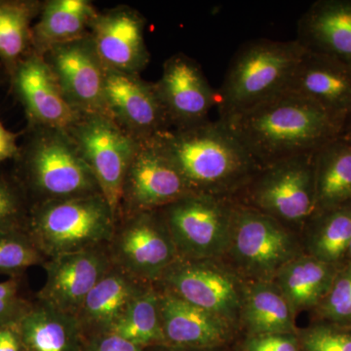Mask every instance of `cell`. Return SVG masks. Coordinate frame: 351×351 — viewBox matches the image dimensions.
Here are the masks:
<instances>
[{
	"label": "cell",
	"instance_id": "6da1fadb",
	"mask_svg": "<svg viewBox=\"0 0 351 351\" xmlns=\"http://www.w3.org/2000/svg\"><path fill=\"white\" fill-rule=\"evenodd\" d=\"M221 121L262 167L317 151L343 133L346 123L343 117L288 90Z\"/></svg>",
	"mask_w": 351,
	"mask_h": 351
},
{
	"label": "cell",
	"instance_id": "7a4b0ae2",
	"mask_svg": "<svg viewBox=\"0 0 351 351\" xmlns=\"http://www.w3.org/2000/svg\"><path fill=\"white\" fill-rule=\"evenodd\" d=\"M154 138L193 193L233 199L262 168L219 119Z\"/></svg>",
	"mask_w": 351,
	"mask_h": 351
},
{
	"label": "cell",
	"instance_id": "3957f363",
	"mask_svg": "<svg viewBox=\"0 0 351 351\" xmlns=\"http://www.w3.org/2000/svg\"><path fill=\"white\" fill-rule=\"evenodd\" d=\"M306 50L297 40L256 39L237 50L217 103L226 120L286 91Z\"/></svg>",
	"mask_w": 351,
	"mask_h": 351
},
{
	"label": "cell",
	"instance_id": "277c9868",
	"mask_svg": "<svg viewBox=\"0 0 351 351\" xmlns=\"http://www.w3.org/2000/svg\"><path fill=\"white\" fill-rule=\"evenodd\" d=\"M16 159L34 203L101 193L66 129L29 127Z\"/></svg>",
	"mask_w": 351,
	"mask_h": 351
},
{
	"label": "cell",
	"instance_id": "5b68a950",
	"mask_svg": "<svg viewBox=\"0 0 351 351\" xmlns=\"http://www.w3.org/2000/svg\"><path fill=\"white\" fill-rule=\"evenodd\" d=\"M117 217L101 193L34 203L27 232L46 258L107 246Z\"/></svg>",
	"mask_w": 351,
	"mask_h": 351
},
{
	"label": "cell",
	"instance_id": "8992f818",
	"mask_svg": "<svg viewBox=\"0 0 351 351\" xmlns=\"http://www.w3.org/2000/svg\"><path fill=\"white\" fill-rule=\"evenodd\" d=\"M302 254L299 233L235 201L230 245L223 260L244 280L274 281L284 265Z\"/></svg>",
	"mask_w": 351,
	"mask_h": 351
},
{
	"label": "cell",
	"instance_id": "52a82bcc",
	"mask_svg": "<svg viewBox=\"0 0 351 351\" xmlns=\"http://www.w3.org/2000/svg\"><path fill=\"white\" fill-rule=\"evenodd\" d=\"M315 152L263 166L233 200L301 234L316 209Z\"/></svg>",
	"mask_w": 351,
	"mask_h": 351
},
{
	"label": "cell",
	"instance_id": "ba28073f",
	"mask_svg": "<svg viewBox=\"0 0 351 351\" xmlns=\"http://www.w3.org/2000/svg\"><path fill=\"white\" fill-rule=\"evenodd\" d=\"M234 204L232 198L191 193L159 209L179 258H223L230 245Z\"/></svg>",
	"mask_w": 351,
	"mask_h": 351
},
{
	"label": "cell",
	"instance_id": "9c48e42d",
	"mask_svg": "<svg viewBox=\"0 0 351 351\" xmlns=\"http://www.w3.org/2000/svg\"><path fill=\"white\" fill-rule=\"evenodd\" d=\"M245 284L246 280L223 258H179L154 286L215 314L241 332Z\"/></svg>",
	"mask_w": 351,
	"mask_h": 351
},
{
	"label": "cell",
	"instance_id": "30bf717a",
	"mask_svg": "<svg viewBox=\"0 0 351 351\" xmlns=\"http://www.w3.org/2000/svg\"><path fill=\"white\" fill-rule=\"evenodd\" d=\"M108 251L115 267L154 285L179 258L158 210L120 215Z\"/></svg>",
	"mask_w": 351,
	"mask_h": 351
},
{
	"label": "cell",
	"instance_id": "8fae6325",
	"mask_svg": "<svg viewBox=\"0 0 351 351\" xmlns=\"http://www.w3.org/2000/svg\"><path fill=\"white\" fill-rule=\"evenodd\" d=\"M66 131L93 173L101 195L117 219L122 186L138 141L105 114L80 115Z\"/></svg>",
	"mask_w": 351,
	"mask_h": 351
},
{
	"label": "cell",
	"instance_id": "7c38bea8",
	"mask_svg": "<svg viewBox=\"0 0 351 351\" xmlns=\"http://www.w3.org/2000/svg\"><path fill=\"white\" fill-rule=\"evenodd\" d=\"M64 100L78 115H108L105 99L106 68L89 34L60 44L43 55Z\"/></svg>",
	"mask_w": 351,
	"mask_h": 351
},
{
	"label": "cell",
	"instance_id": "4fadbf2b",
	"mask_svg": "<svg viewBox=\"0 0 351 351\" xmlns=\"http://www.w3.org/2000/svg\"><path fill=\"white\" fill-rule=\"evenodd\" d=\"M189 193L184 178L154 138L138 141L122 186L119 217L159 210Z\"/></svg>",
	"mask_w": 351,
	"mask_h": 351
},
{
	"label": "cell",
	"instance_id": "5bb4252c",
	"mask_svg": "<svg viewBox=\"0 0 351 351\" xmlns=\"http://www.w3.org/2000/svg\"><path fill=\"white\" fill-rule=\"evenodd\" d=\"M105 99L108 117L135 140H149L171 130L154 82L138 73L106 68Z\"/></svg>",
	"mask_w": 351,
	"mask_h": 351
},
{
	"label": "cell",
	"instance_id": "9a60e30c",
	"mask_svg": "<svg viewBox=\"0 0 351 351\" xmlns=\"http://www.w3.org/2000/svg\"><path fill=\"white\" fill-rule=\"evenodd\" d=\"M157 94L176 130L201 125L217 104L200 64L184 53L166 60L161 77L154 82Z\"/></svg>",
	"mask_w": 351,
	"mask_h": 351
},
{
	"label": "cell",
	"instance_id": "2e32d148",
	"mask_svg": "<svg viewBox=\"0 0 351 351\" xmlns=\"http://www.w3.org/2000/svg\"><path fill=\"white\" fill-rule=\"evenodd\" d=\"M145 19L131 7L120 5L99 12L89 36L105 68L140 75L149 63L145 40Z\"/></svg>",
	"mask_w": 351,
	"mask_h": 351
},
{
	"label": "cell",
	"instance_id": "e0dca14e",
	"mask_svg": "<svg viewBox=\"0 0 351 351\" xmlns=\"http://www.w3.org/2000/svg\"><path fill=\"white\" fill-rule=\"evenodd\" d=\"M43 267L46 281L38 300L75 316L90 291L112 263L107 245L48 258Z\"/></svg>",
	"mask_w": 351,
	"mask_h": 351
},
{
	"label": "cell",
	"instance_id": "ac0fdd59",
	"mask_svg": "<svg viewBox=\"0 0 351 351\" xmlns=\"http://www.w3.org/2000/svg\"><path fill=\"white\" fill-rule=\"evenodd\" d=\"M14 93L24 107L29 127L68 129L80 115L64 100L43 55L31 51L10 73Z\"/></svg>",
	"mask_w": 351,
	"mask_h": 351
},
{
	"label": "cell",
	"instance_id": "d6986e66",
	"mask_svg": "<svg viewBox=\"0 0 351 351\" xmlns=\"http://www.w3.org/2000/svg\"><path fill=\"white\" fill-rule=\"evenodd\" d=\"M159 292L165 345L186 348H232L241 332L226 320L168 291Z\"/></svg>",
	"mask_w": 351,
	"mask_h": 351
},
{
	"label": "cell",
	"instance_id": "ffe728a7",
	"mask_svg": "<svg viewBox=\"0 0 351 351\" xmlns=\"http://www.w3.org/2000/svg\"><path fill=\"white\" fill-rule=\"evenodd\" d=\"M295 40L351 69V0L314 2L300 18Z\"/></svg>",
	"mask_w": 351,
	"mask_h": 351
},
{
	"label": "cell",
	"instance_id": "44dd1931",
	"mask_svg": "<svg viewBox=\"0 0 351 351\" xmlns=\"http://www.w3.org/2000/svg\"><path fill=\"white\" fill-rule=\"evenodd\" d=\"M287 90L346 120L351 115V69L330 58L306 51Z\"/></svg>",
	"mask_w": 351,
	"mask_h": 351
},
{
	"label": "cell",
	"instance_id": "7402d4cb",
	"mask_svg": "<svg viewBox=\"0 0 351 351\" xmlns=\"http://www.w3.org/2000/svg\"><path fill=\"white\" fill-rule=\"evenodd\" d=\"M149 285L112 265L75 314L85 339L112 331L132 301Z\"/></svg>",
	"mask_w": 351,
	"mask_h": 351
},
{
	"label": "cell",
	"instance_id": "603a6c76",
	"mask_svg": "<svg viewBox=\"0 0 351 351\" xmlns=\"http://www.w3.org/2000/svg\"><path fill=\"white\" fill-rule=\"evenodd\" d=\"M25 351H84V335L75 315L39 301L18 320Z\"/></svg>",
	"mask_w": 351,
	"mask_h": 351
},
{
	"label": "cell",
	"instance_id": "cb8c5ba5",
	"mask_svg": "<svg viewBox=\"0 0 351 351\" xmlns=\"http://www.w3.org/2000/svg\"><path fill=\"white\" fill-rule=\"evenodd\" d=\"M295 316L274 281H246L240 314L242 336L297 334Z\"/></svg>",
	"mask_w": 351,
	"mask_h": 351
},
{
	"label": "cell",
	"instance_id": "d4e9b609",
	"mask_svg": "<svg viewBox=\"0 0 351 351\" xmlns=\"http://www.w3.org/2000/svg\"><path fill=\"white\" fill-rule=\"evenodd\" d=\"M98 13L88 0L44 1L39 19L32 25V51L44 55L60 44L84 38Z\"/></svg>",
	"mask_w": 351,
	"mask_h": 351
},
{
	"label": "cell",
	"instance_id": "484cf974",
	"mask_svg": "<svg viewBox=\"0 0 351 351\" xmlns=\"http://www.w3.org/2000/svg\"><path fill=\"white\" fill-rule=\"evenodd\" d=\"M315 211L351 204V131L315 152Z\"/></svg>",
	"mask_w": 351,
	"mask_h": 351
},
{
	"label": "cell",
	"instance_id": "4316f807",
	"mask_svg": "<svg viewBox=\"0 0 351 351\" xmlns=\"http://www.w3.org/2000/svg\"><path fill=\"white\" fill-rule=\"evenodd\" d=\"M338 269L304 253L284 265L274 277V282L295 314L313 311L326 295Z\"/></svg>",
	"mask_w": 351,
	"mask_h": 351
},
{
	"label": "cell",
	"instance_id": "83f0119b",
	"mask_svg": "<svg viewBox=\"0 0 351 351\" xmlns=\"http://www.w3.org/2000/svg\"><path fill=\"white\" fill-rule=\"evenodd\" d=\"M300 237L307 255L343 267L351 240V204L314 212Z\"/></svg>",
	"mask_w": 351,
	"mask_h": 351
},
{
	"label": "cell",
	"instance_id": "f1b7e54d",
	"mask_svg": "<svg viewBox=\"0 0 351 351\" xmlns=\"http://www.w3.org/2000/svg\"><path fill=\"white\" fill-rule=\"evenodd\" d=\"M43 5L38 0H0V60L9 75L32 51V23Z\"/></svg>",
	"mask_w": 351,
	"mask_h": 351
},
{
	"label": "cell",
	"instance_id": "f546056e",
	"mask_svg": "<svg viewBox=\"0 0 351 351\" xmlns=\"http://www.w3.org/2000/svg\"><path fill=\"white\" fill-rule=\"evenodd\" d=\"M110 332L144 348L165 345L159 292L154 284L147 286L132 301Z\"/></svg>",
	"mask_w": 351,
	"mask_h": 351
},
{
	"label": "cell",
	"instance_id": "4dcf8cb0",
	"mask_svg": "<svg viewBox=\"0 0 351 351\" xmlns=\"http://www.w3.org/2000/svg\"><path fill=\"white\" fill-rule=\"evenodd\" d=\"M314 320L351 329V267H339L331 287L313 311Z\"/></svg>",
	"mask_w": 351,
	"mask_h": 351
},
{
	"label": "cell",
	"instance_id": "1f68e13d",
	"mask_svg": "<svg viewBox=\"0 0 351 351\" xmlns=\"http://www.w3.org/2000/svg\"><path fill=\"white\" fill-rule=\"evenodd\" d=\"M0 233V272H17L47 261L27 232Z\"/></svg>",
	"mask_w": 351,
	"mask_h": 351
},
{
	"label": "cell",
	"instance_id": "d6a6232c",
	"mask_svg": "<svg viewBox=\"0 0 351 351\" xmlns=\"http://www.w3.org/2000/svg\"><path fill=\"white\" fill-rule=\"evenodd\" d=\"M297 336L302 351H351V329L313 321Z\"/></svg>",
	"mask_w": 351,
	"mask_h": 351
},
{
	"label": "cell",
	"instance_id": "836d02e7",
	"mask_svg": "<svg viewBox=\"0 0 351 351\" xmlns=\"http://www.w3.org/2000/svg\"><path fill=\"white\" fill-rule=\"evenodd\" d=\"M29 212L23 188L0 177V233L21 230L27 225Z\"/></svg>",
	"mask_w": 351,
	"mask_h": 351
},
{
	"label": "cell",
	"instance_id": "e575fe53",
	"mask_svg": "<svg viewBox=\"0 0 351 351\" xmlns=\"http://www.w3.org/2000/svg\"><path fill=\"white\" fill-rule=\"evenodd\" d=\"M232 351H302L297 334H265L240 337Z\"/></svg>",
	"mask_w": 351,
	"mask_h": 351
},
{
	"label": "cell",
	"instance_id": "d590c367",
	"mask_svg": "<svg viewBox=\"0 0 351 351\" xmlns=\"http://www.w3.org/2000/svg\"><path fill=\"white\" fill-rule=\"evenodd\" d=\"M27 307L20 299L19 284L15 279L0 282V324L19 320Z\"/></svg>",
	"mask_w": 351,
	"mask_h": 351
},
{
	"label": "cell",
	"instance_id": "8d00e7d4",
	"mask_svg": "<svg viewBox=\"0 0 351 351\" xmlns=\"http://www.w3.org/2000/svg\"><path fill=\"white\" fill-rule=\"evenodd\" d=\"M84 351H145V348L134 345L112 332H105L87 338Z\"/></svg>",
	"mask_w": 351,
	"mask_h": 351
},
{
	"label": "cell",
	"instance_id": "74e56055",
	"mask_svg": "<svg viewBox=\"0 0 351 351\" xmlns=\"http://www.w3.org/2000/svg\"><path fill=\"white\" fill-rule=\"evenodd\" d=\"M0 351H25L18 321L0 324Z\"/></svg>",
	"mask_w": 351,
	"mask_h": 351
},
{
	"label": "cell",
	"instance_id": "f35d334b",
	"mask_svg": "<svg viewBox=\"0 0 351 351\" xmlns=\"http://www.w3.org/2000/svg\"><path fill=\"white\" fill-rule=\"evenodd\" d=\"M19 151L17 136L12 132L7 130L0 122V163L7 159L16 158Z\"/></svg>",
	"mask_w": 351,
	"mask_h": 351
},
{
	"label": "cell",
	"instance_id": "ab89813d",
	"mask_svg": "<svg viewBox=\"0 0 351 351\" xmlns=\"http://www.w3.org/2000/svg\"><path fill=\"white\" fill-rule=\"evenodd\" d=\"M145 351H232V350H230V348H177V346L163 345L152 346V348H145Z\"/></svg>",
	"mask_w": 351,
	"mask_h": 351
},
{
	"label": "cell",
	"instance_id": "60d3db41",
	"mask_svg": "<svg viewBox=\"0 0 351 351\" xmlns=\"http://www.w3.org/2000/svg\"><path fill=\"white\" fill-rule=\"evenodd\" d=\"M346 265L351 267V240L350 247H348V256H346Z\"/></svg>",
	"mask_w": 351,
	"mask_h": 351
},
{
	"label": "cell",
	"instance_id": "b9f144b4",
	"mask_svg": "<svg viewBox=\"0 0 351 351\" xmlns=\"http://www.w3.org/2000/svg\"><path fill=\"white\" fill-rule=\"evenodd\" d=\"M345 130L351 131V115L348 117V120H346Z\"/></svg>",
	"mask_w": 351,
	"mask_h": 351
},
{
	"label": "cell",
	"instance_id": "7bdbcfd3",
	"mask_svg": "<svg viewBox=\"0 0 351 351\" xmlns=\"http://www.w3.org/2000/svg\"></svg>",
	"mask_w": 351,
	"mask_h": 351
}]
</instances>
